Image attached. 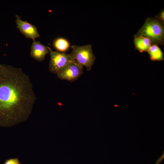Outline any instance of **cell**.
Here are the masks:
<instances>
[{"label": "cell", "mask_w": 164, "mask_h": 164, "mask_svg": "<svg viewBox=\"0 0 164 164\" xmlns=\"http://www.w3.org/2000/svg\"><path fill=\"white\" fill-rule=\"evenodd\" d=\"M36 99L30 78L21 68L0 64V126L26 120Z\"/></svg>", "instance_id": "cell-1"}, {"label": "cell", "mask_w": 164, "mask_h": 164, "mask_svg": "<svg viewBox=\"0 0 164 164\" xmlns=\"http://www.w3.org/2000/svg\"><path fill=\"white\" fill-rule=\"evenodd\" d=\"M137 36L147 38L152 43L163 45L164 36L163 22L158 18H148L134 36Z\"/></svg>", "instance_id": "cell-2"}, {"label": "cell", "mask_w": 164, "mask_h": 164, "mask_svg": "<svg viewBox=\"0 0 164 164\" xmlns=\"http://www.w3.org/2000/svg\"><path fill=\"white\" fill-rule=\"evenodd\" d=\"M71 47L72 51L70 54L75 62L82 67H86L88 71L91 70L96 58L91 45L88 44L78 46L74 45Z\"/></svg>", "instance_id": "cell-3"}, {"label": "cell", "mask_w": 164, "mask_h": 164, "mask_svg": "<svg viewBox=\"0 0 164 164\" xmlns=\"http://www.w3.org/2000/svg\"><path fill=\"white\" fill-rule=\"evenodd\" d=\"M50 59L49 70L52 73L57 74L60 71L74 60L70 54L54 51L47 47Z\"/></svg>", "instance_id": "cell-4"}, {"label": "cell", "mask_w": 164, "mask_h": 164, "mask_svg": "<svg viewBox=\"0 0 164 164\" xmlns=\"http://www.w3.org/2000/svg\"><path fill=\"white\" fill-rule=\"evenodd\" d=\"M83 68L75 61L69 64L57 74L59 79L73 82L77 79L83 73Z\"/></svg>", "instance_id": "cell-5"}, {"label": "cell", "mask_w": 164, "mask_h": 164, "mask_svg": "<svg viewBox=\"0 0 164 164\" xmlns=\"http://www.w3.org/2000/svg\"><path fill=\"white\" fill-rule=\"evenodd\" d=\"M15 17L17 27L26 38L31 39L34 40L40 36L36 26L26 21H23L17 15H15Z\"/></svg>", "instance_id": "cell-6"}, {"label": "cell", "mask_w": 164, "mask_h": 164, "mask_svg": "<svg viewBox=\"0 0 164 164\" xmlns=\"http://www.w3.org/2000/svg\"><path fill=\"white\" fill-rule=\"evenodd\" d=\"M49 53L47 47L39 41L33 40L31 46L30 55L33 59L38 61H43L46 54Z\"/></svg>", "instance_id": "cell-7"}, {"label": "cell", "mask_w": 164, "mask_h": 164, "mask_svg": "<svg viewBox=\"0 0 164 164\" xmlns=\"http://www.w3.org/2000/svg\"><path fill=\"white\" fill-rule=\"evenodd\" d=\"M134 43L135 49L140 53L147 52L152 42L148 38L142 36H135Z\"/></svg>", "instance_id": "cell-8"}, {"label": "cell", "mask_w": 164, "mask_h": 164, "mask_svg": "<svg viewBox=\"0 0 164 164\" xmlns=\"http://www.w3.org/2000/svg\"><path fill=\"white\" fill-rule=\"evenodd\" d=\"M147 52L150 59L153 61H160L164 60L163 53L157 44L151 46Z\"/></svg>", "instance_id": "cell-9"}, {"label": "cell", "mask_w": 164, "mask_h": 164, "mask_svg": "<svg viewBox=\"0 0 164 164\" xmlns=\"http://www.w3.org/2000/svg\"><path fill=\"white\" fill-rule=\"evenodd\" d=\"M53 45L56 50L61 53L66 51L70 46L69 41L62 37H59L55 39L53 41Z\"/></svg>", "instance_id": "cell-10"}, {"label": "cell", "mask_w": 164, "mask_h": 164, "mask_svg": "<svg viewBox=\"0 0 164 164\" xmlns=\"http://www.w3.org/2000/svg\"><path fill=\"white\" fill-rule=\"evenodd\" d=\"M18 157L10 158L5 160L3 164H21Z\"/></svg>", "instance_id": "cell-11"}, {"label": "cell", "mask_w": 164, "mask_h": 164, "mask_svg": "<svg viewBox=\"0 0 164 164\" xmlns=\"http://www.w3.org/2000/svg\"><path fill=\"white\" fill-rule=\"evenodd\" d=\"M164 151L162 155L161 156L158 158L157 161L155 162V164H159L160 162H161L164 158Z\"/></svg>", "instance_id": "cell-12"}, {"label": "cell", "mask_w": 164, "mask_h": 164, "mask_svg": "<svg viewBox=\"0 0 164 164\" xmlns=\"http://www.w3.org/2000/svg\"><path fill=\"white\" fill-rule=\"evenodd\" d=\"M164 11H162L161 12L159 15V19L163 22V21L164 22Z\"/></svg>", "instance_id": "cell-13"}]
</instances>
